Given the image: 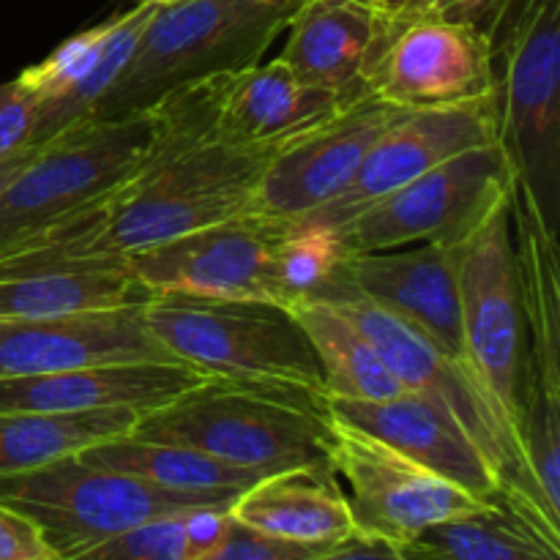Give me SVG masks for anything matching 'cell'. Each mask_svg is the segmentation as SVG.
<instances>
[{
  "label": "cell",
  "instance_id": "28",
  "mask_svg": "<svg viewBox=\"0 0 560 560\" xmlns=\"http://www.w3.org/2000/svg\"><path fill=\"white\" fill-rule=\"evenodd\" d=\"M405 547L416 560H560V547L501 501L485 512L432 525Z\"/></svg>",
  "mask_w": 560,
  "mask_h": 560
},
{
  "label": "cell",
  "instance_id": "21",
  "mask_svg": "<svg viewBox=\"0 0 560 560\" xmlns=\"http://www.w3.org/2000/svg\"><path fill=\"white\" fill-rule=\"evenodd\" d=\"M211 377L189 364L170 361H126L98 364L55 375L9 377L0 381V413L38 410V413H93V410H151L184 397Z\"/></svg>",
  "mask_w": 560,
  "mask_h": 560
},
{
  "label": "cell",
  "instance_id": "32",
  "mask_svg": "<svg viewBox=\"0 0 560 560\" xmlns=\"http://www.w3.org/2000/svg\"><path fill=\"white\" fill-rule=\"evenodd\" d=\"M36 135V98L20 80L0 82V159L33 148Z\"/></svg>",
  "mask_w": 560,
  "mask_h": 560
},
{
  "label": "cell",
  "instance_id": "15",
  "mask_svg": "<svg viewBox=\"0 0 560 560\" xmlns=\"http://www.w3.org/2000/svg\"><path fill=\"white\" fill-rule=\"evenodd\" d=\"M490 142H498L495 96L457 107L402 109L370 148L353 180L328 206L301 222L337 228L446 159Z\"/></svg>",
  "mask_w": 560,
  "mask_h": 560
},
{
  "label": "cell",
  "instance_id": "1",
  "mask_svg": "<svg viewBox=\"0 0 560 560\" xmlns=\"http://www.w3.org/2000/svg\"><path fill=\"white\" fill-rule=\"evenodd\" d=\"M228 74L189 82L148 107L151 148L140 173L113 195L93 241L98 257H126L191 230L249 217L273 148H244L217 135Z\"/></svg>",
  "mask_w": 560,
  "mask_h": 560
},
{
  "label": "cell",
  "instance_id": "36",
  "mask_svg": "<svg viewBox=\"0 0 560 560\" xmlns=\"http://www.w3.org/2000/svg\"><path fill=\"white\" fill-rule=\"evenodd\" d=\"M361 3L372 5L375 11H381V14L386 16H394V20H405V16L416 14L419 0H361Z\"/></svg>",
  "mask_w": 560,
  "mask_h": 560
},
{
  "label": "cell",
  "instance_id": "9",
  "mask_svg": "<svg viewBox=\"0 0 560 560\" xmlns=\"http://www.w3.org/2000/svg\"><path fill=\"white\" fill-rule=\"evenodd\" d=\"M514 260L528 331L523 443L541 501L560 517V252L530 191L509 180Z\"/></svg>",
  "mask_w": 560,
  "mask_h": 560
},
{
  "label": "cell",
  "instance_id": "39",
  "mask_svg": "<svg viewBox=\"0 0 560 560\" xmlns=\"http://www.w3.org/2000/svg\"><path fill=\"white\" fill-rule=\"evenodd\" d=\"M170 3H173V0H170Z\"/></svg>",
  "mask_w": 560,
  "mask_h": 560
},
{
  "label": "cell",
  "instance_id": "13",
  "mask_svg": "<svg viewBox=\"0 0 560 560\" xmlns=\"http://www.w3.org/2000/svg\"><path fill=\"white\" fill-rule=\"evenodd\" d=\"M370 93L399 109L457 107L495 96L492 38L443 16L397 20L372 66Z\"/></svg>",
  "mask_w": 560,
  "mask_h": 560
},
{
  "label": "cell",
  "instance_id": "16",
  "mask_svg": "<svg viewBox=\"0 0 560 560\" xmlns=\"http://www.w3.org/2000/svg\"><path fill=\"white\" fill-rule=\"evenodd\" d=\"M156 5L137 3L113 20L66 38L42 63L27 66L16 80L36 98V135L42 148L93 120L98 102L129 66Z\"/></svg>",
  "mask_w": 560,
  "mask_h": 560
},
{
  "label": "cell",
  "instance_id": "23",
  "mask_svg": "<svg viewBox=\"0 0 560 560\" xmlns=\"http://www.w3.org/2000/svg\"><path fill=\"white\" fill-rule=\"evenodd\" d=\"M230 517L295 545L334 547L355 536L348 498L331 468L266 476L235 498Z\"/></svg>",
  "mask_w": 560,
  "mask_h": 560
},
{
  "label": "cell",
  "instance_id": "5",
  "mask_svg": "<svg viewBox=\"0 0 560 560\" xmlns=\"http://www.w3.org/2000/svg\"><path fill=\"white\" fill-rule=\"evenodd\" d=\"M498 145L509 180L530 191L547 228L560 217V0H509L495 33Z\"/></svg>",
  "mask_w": 560,
  "mask_h": 560
},
{
  "label": "cell",
  "instance_id": "3",
  "mask_svg": "<svg viewBox=\"0 0 560 560\" xmlns=\"http://www.w3.org/2000/svg\"><path fill=\"white\" fill-rule=\"evenodd\" d=\"M328 413L317 399L208 381L140 416L131 435L178 443L257 476L331 468Z\"/></svg>",
  "mask_w": 560,
  "mask_h": 560
},
{
  "label": "cell",
  "instance_id": "7",
  "mask_svg": "<svg viewBox=\"0 0 560 560\" xmlns=\"http://www.w3.org/2000/svg\"><path fill=\"white\" fill-rule=\"evenodd\" d=\"M454 262L470 372L523 441L528 331L514 260L509 195L487 208L485 217L454 244Z\"/></svg>",
  "mask_w": 560,
  "mask_h": 560
},
{
  "label": "cell",
  "instance_id": "20",
  "mask_svg": "<svg viewBox=\"0 0 560 560\" xmlns=\"http://www.w3.org/2000/svg\"><path fill=\"white\" fill-rule=\"evenodd\" d=\"M323 408L366 435L397 448L432 474L454 481L481 501H501L495 470L485 454L465 435L463 427L443 413L435 402L413 392L394 399L364 402V399L323 397Z\"/></svg>",
  "mask_w": 560,
  "mask_h": 560
},
{
  "label": "cell",
  "instance_id": "38",
  "mask_svg": "<svg viewBox=\"0 0 560 560\" xmlns=\"http://www.w3.org/2000/svg\"><path fill=\"white\" fill-rule=\"evenodd\" d=\"M137 3H153V5H164V3H170V0H137Z\"/></svg>",
  "mask_w": 560,
  "mask_h": 560
},
{
  "label": "cell",
  "instance_id": "34",
  "mask_svg": "<svg viewBox=\"0 0 560 560\" xmlns=\"http://www.w3.org/2000/svg\"><path fill=\"white\" fill-rule=\"evenodd\" d=\"M506 9L509 0H419L413 16L427 14L454 22H468V25L479 27V31H485L492 38Z\"/></svg>",
  "mask_w": 560,
  "mask_h": 560
},
{
  "label": "cell",
  "instance_id": "31",
  "mask_svg": "<svg viewBox=\"0 0 560 560\" xmlns=\"http://www.w3.org/2000/svg\"><path fill=\"white\" fill-rule=\"evenodd\" d=\"M326 550H331V547L295 545V541L273 539V536L246 528L244 523L230 517L222 541L202 560H315Z\"/></svg>",
  "mask_w": 560,
  "mask_h": 560
},
{
  "label": "cell",
  "instance_id": "33",
  "mask_svg": "<svg viewBox=\"0 0 560 560\" xmlns=\"http://www.w3.org/2000/svg\"><path fill=\"white\" fill-rule=\"evenodd\" d=\"M0 560H60L33 520L0 503Z\"/></svg>",
  "mask_w": 560,
  "mask_h": 560
},
{
  "label": "cell",
  "instance_id": "14",
  "mask_svg": "<svg viewBox=\"0 0 560 560\" xmlns=\"http://www.w3.org/2000/svg\"><path fill=\"white\" fill-rule=\"evenodd\" d=\"M402 113L366 96L277 151L255 189L249 217L284 228L312 217L353 180L377 137Z\"/></svg>",
  "mask_w": 560,
  "mask_h": 560
},
{
  "label": "cell",
  "instance_id": "18",
  "mask_svg": "<svg viewBox=\"0 0 560 560\" xmlns=\"http://www.w3.org/2000/svg\"><path fill=\"white\" fill-rule=\"evenodd\" d=\"M126 361L184 364L153 337L142 304L44 320H0V381Z\"/></svg>",
  "mask_w": 560,
  "mask_h": 560
},
{
  "label": "cell",
  "instance_id": "4",
  "mask_svg": "<svg viewBox=\"0 0 560 560\" xmlns=\"http://www.w3.org/2000/svg\"><path fill=\"white\" fill-rule=\"evenodd\" d=\"M153 337L211 381L301 394L323 405L320 364L288 306L156 295L142 304Z\"/></svg>",
  "mask_w": 560,
  "mask_h": 560
},
{
  "label": "cell",
  "instance_id": "25",
  "mask_svg": "<svg viewBox=\"0 0 560 560\" xmlns=\"http://www.w3.org/2000/svg\"><path fill=\"white\" fill-rule=\"evenodd\" d=\"M80 457L91 465H102L115 474L145 481L156 490L228 509L233 506L241 492L266 479L252 470L233 468V465L191 446L148 441V438L131 435V432L115 438V441L98 443V446L82 452Z\"/></svg>",
  "mask_w": 560,
  "mask_h": 560
},
{
  "label": "cell",
  "instance_id": "27",
  "mask_svg": "<svg viewBox=\"0 0 560 560\" xmlns=\"http://www.w3.org/2000/svg\"><path fill=\"white\" fill-rule=\"evenodd\" d=\"M137 419L140 416L131 410H93V413L9 410V413H0V479L44 468L55 459L74 457L98 443L129 435Z\"/></svg>",
  "mask_w": 560,
  "mask_h": 560
},
{
  "label": "cell",
  "instance_id": "30",
  "mask_svg": "<svg viewBox=\"0 0 560 560\" xmlns=\"http://www.w3.org/2000/svg\"><path fill=\"white\" fill-rule=\"evenodd\" d=\"M189 514L151 520L66 560H195L186 539Z\"/></svg>",
  "mask_w": 560,
  "mask_h": 560
},
{
  "label": "cell",
  "instance_id": "26",
  "mask_svg": "<svg viewBox=\"0 0 560 560\" xmlns=\"http://www.w3.org/2000/svg\"><path fill=\"white\" fill-rule=\"evenodd\" d=\"M304 328L320 364L323 397L381 402L405 394L366 334L326 299H304L290 310Z\"/></svg>",
  "mask_w": 560,
  "mask_h": 560
},
{
  "label": "cell",
  "instance_id": "2",
  "mask_svg": "<svg viewBox=\"0 0 560 560\" xmlns=\"http://www.w3.org/2000/svg\"><path fill=\"white\" fill-rule=\"evenodd\" d=\"M301 0H173L156 5L135 55L93 120L145 113L189 82L260 63Z\"/></svg>",
  "mask_w": 560,
  "mask_h": 560
},
{
  "label": "cell",
  "instance_id": "12",
  "mask_svg": "<svg viewBox=\"0 0 560 560\" xmlns=\"http://www.w3.org/2000/svg\"><path fill=\"white\" fill-rule=\"evenodd\" d=\"M277 233L279 228L255 217L230 219L131 252L126 266L151 299L262 301L290 310L273 260Z\"/></svg>",
  "mask_w": 560,
  "mask_h": 560
},
{
  "label": "cell",
  "instance_id": "29",
  "mask_svg": "<svg viewBox=\"0 0 560 560\" xmlns=\"http://www.w3.org/2000/svg\"><path fill=\"white\" fill-rule=\"evenodd\" d=\"M345 246L337 230L317 222H295L279 228L273 241L277 277L290 295V310L299 301L312 299L337 273L345 260Z\"/></svg>",
  "mask_w": 560,
  "mask_h": 560
},
{
  "label": "cell",
  "instance_id": "19",
  "mask_svg": "<svg viewBox=\"0 0 560 560\" xmlns=\"http://www.w3.org/2000/svg\"><path fill=\"white\" fill-rule=\"evenodd\" d=\"M394 22L361 0H301L277 60L299 80L355 104L372 96V66Z\"/></svg>",
  "mask_w": 560,
  "mask_h": 560
},
{
  "label": "cell",
  "instance_id": "37",
  "mask_svg": "<svg viewBox=\"0 0 560 560\" xmlns=\"http://www.w3.org/2000/svg\"><path fill=\"white\" fill-rule=\"evenodd\" d=\"M33 153H36V148H25V151H16V153H11V156L0 159V189H3V186L9 184V180L14 178L22 167H25L27 159H31Z\"/></svg>",
  "mask_w": 560,
  "mask_h": 560
},
{
  "label": "cell",
  "instance_id": "22",
  "mask_svg": "<svg viewBox=\"0 0 560 560\" xmlns=\"http://www.w3.org/2000/svg\"><path fill=\"white\" fill-rule=\"evenodd\" d=\"M348 107L273 58L228 74L219 96L217 135L233 145L282 151Z\"/></svg>",
  "mask_w": 560,
  "mask_h": 560
},
{
  "label": "cell",
  "instance_id": "24",
  "mask_svg": "<svg viewBox=\"0 0 560 560\" xmlns=\"http://www.w3.org/2000/svg\"><path fill=\"white\" fill-rule=\"evenodd\" d=\"M126 257H93L0 279V320H44L145 304Z\"/></svg>",
  "mask_w": 560,
  "mask_h": 560
},
{
  "label": "cell",
  "instance_id": "8",
  "mask_svg": "<svg viewBox=\"0 0 560 560\" xmlns=\"http://www.w3.org/2000/svg\"><path fill=\"white\" fill-rule=\"evenodd\" d=\"M0 503L36 523L60 560L80 556L142 523L197 509H228L156 490L126 474L74 457L0 479Z\"/></svg>",
  "mask_w": 560,
  "mask_h": 560
},
{
  "label": "cell",
  "instance_id": "6",
  "mask_svg": "<svg viewBox=\"0 0 560 560\" xmlns=\"http://www.w3.org/2000/svg\"><path fill=\"white\" fill-rule=\"evenodd\" d=\"M151 131L145 109L118 120H88L36 148L0 189V257L129 184L145 164Z\"/></svg>",
  "mask_w": 560,
  "mask_h": 560
},
{
  "label": "cell",
  "instance_id": "35",
  "mask_svg": "<svg viewBox=\"0 0 560 560\" xmlns=\"http://www.w3.org/2000/svg\"><path fill=\"white\" fill-rule=\"evenodd\" d=\"M315 560H416L408 547L388 545L381 539H366V536H350L342 545L331 547Z\"/></svg>",
  "mask_w": 560,
  "mask_h": 560
},
{
  "label": "cell",
  "instance_id": "11",
  "mask_svg": "<svg viewBox=\"0 0 560 560\" xmlns=\"http://www.w3.org/2000/svg\"><path fill=\"white\" fill-rule=\"evenodd\" d=\"M509 195V170L501 145L457 153L410 184L388 191L337 224L345 255L399 249L413 244H457L476 222Z\"/></svg>",
  "mask_w": 560,
  "mask_h": 560
},
{
  "label": "cell",
  "instance_id": "10",
  "mask_svg": "<svg viewBox=\"0 0 560 560\" xmlns=\"http://www.w3.org/2000/svg\"><path fill=\"white\" fill-rule=\"evenodd\" d=\"M328 413V410H326ZM328 454L337 479L348 485L355 534L405 547L432 525L485 512L481 501L454 481L432 474L397 448L328 413Z\"/></svg>",
  "mask_w": 560,
  "mask_h": 560
},
{
  "label": "cell",
  "instance_id": "17",
  "mask_svg": "<svg viewBox=\"0 0 560 560\" xmlns=\"http://www.w3.org/2000/svg\"><path fill=\"white\" fill-rule=\"evenodd\" d=\"M328 284H339L394 312L470 370L459 315L454 244L432 241L348 255Z\"/></svg>",
  "mask_w": 560,
  "mask_h": 560
}]
</instances>
